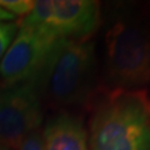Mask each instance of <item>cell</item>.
I'll use <instances>...</instances> for the list:
<instances>
[{"mask_svg": "<svg viewBox=\"0 0 150 150\" xmlns=\"http://www.w3.org/2000/svg\"><path fill=\"white\" fill-rule=\"evenodd\" d=\"M41 135L44 150H89L88 130L71 112L62 111L50 118Z\"/></svg>", "mask_w": 150, "mask_h": 150, "instance_id": "7", "label": "cell"}, {"mask_svg": "<svg viewBox=\"0 0 150 150\" xmlns=\"http://www.w3.org/2000/svg\"><path fill=\"white\" fill-rule=\"evenodd\" d=\"M34 3L31 0H0V8L10 13L15 18H25L29 15L34 8Z\"/></svg>", "mask_w": 150, "mask_h": 150, "instance_id": "8", "label": "cell"}, {"mask_svg": "<svg viewBox=\"0 0 150 150\" xmlns=\"http://www.w3.org/2000/svg\"><path fill=\"white\" fill-rule=\"evenodd\" d=\"M43 101L35 80L0 90V143L16 150L28 135L40 130Z\"/></svg>", "mask_w": 150, "mask_h": 150, "instance_id": "5", "label": "cell"}, {"mask_svg": "<svg viewBox=\"0 0 150 150\" xmlns=\"http://www.w3.org/2000/svg\"><path fill=\"white\" fill-rule=\"evenodd\" d=\"M106 89L145 90L150 86V23L133 16L114 19L104 38Z\"/></svg>", "mask_w": 150, "mask_h": 150, "instance_id": "3", "label": "cell"}, {"mask_svg": "<svg viewBox=\"0 0 150 150\" xmlns=\"http://www.w3.org/2000/svg\"><path fill=\"white\" fill-rule=\"evenodd\" d=\"M16 150H44L43 148V135L40 130H36L34 133L23 140Z\"/></svg>", "mask_w": 150, "mask_h": 150, "instance_id": "10", "label": "cell"}, {"mask_svg": "<svg viewBox=\"0 0 150 150\" xmlns=\"http://www.w3.org/2000/svg\"><path fill=\"white\" fill-rule=\"evenodd\" d=\"M91 103L89 150H150V96L146 90L105 88Z\"/></svg>", "mask_w": 150, "mask_h": 150, "instance_id": "1", "label": "cell"}, {"mask_svg": "<svg viewBox=\"0 0 150 150\" xmlns=\"http://www.w3.org/2000/svg\"><path fill=\"white\" fill-rule=\"evenodd\" d=\"M41 101L54 108L81 106L95 98L96 54L91 39H59L34 79Z\"/></svg>", "mask_w": 150, "mask_h": 150, "instance_id": "2", "label": "cell"}, {"mask_svg": "<svg viewBox=\"0 0 150 150\" xmlns=\"http://www.w3.org/2000/svg\"><path fill=\"white\" fill-rule=\"evenodd\" d=\"M18 24L35 28L55 39H91L101 25V6L94 0H38Z\"/></svg>", "mask_w": 150, "mask_h": 150, "instance_id": "4", "label": "cell"}, {"mask_svg": "<svg viewBox=\"0 0 150 150\" xmlns=\"http://www.w3.org/2000/svg\"><path fill=\"white\" fill-rule=\"evenodd\" d=\"M0 150H9L6 146H4V145L1 144V143H0Z\"/></svg>", "mask_w": 150, "mask_h": 150, "instance_id": "12", "label": "cell"}, {"mask_svg": "<svg viewBox=\"0 0 150 150\" xmlns=\"http://www.w3.org/2000/svg\"><path fill=\"white\" fill-rule=\"evenodd\" d=\"M56 40L59 39L35 28L19 25L15 38L0 62V83L3 88L34 80Z\"/></svg>", "mask_w": 150, "mask_h": 150, "instance_id": "6", "label": "cell"}, {"mask_svg": "<svg viewBox=\"0 0 150 150\" xmlns=\"http://www.w3.org/2000/svg\"><path fill=\"white\" fill-rule=\"evenodd\" d=\"M18 30H19L18 23L14 21L0 23V62H1L4 54L6 53L8 48L10 46L11 41L14 40Z\"/></svg>", "mask_w": 150, "mask_h": 150, "instance_id": "9", "label": "cell"}, {"mask_svg": "<svg viewBox=\"0 0 150 150\" xmlns=\"http://www.w3.org/2000/svg\"><path fill=\"white\" fill-rule=\"evenodd\" d=\"M15 16L11 15L10 13H8L6 10H4L3 8H0V23H8V21H14Z\"/></svg>", "mask_w": 150, "mask_h": 150, "instance_id": "11", "label": "cell"}]
</instances>
